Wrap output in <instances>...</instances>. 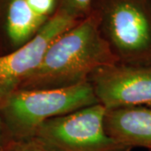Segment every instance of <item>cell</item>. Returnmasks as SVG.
<instances>
[{"label":"cell","mask_w":151,"mask_h":151,"mask_svg":"<svg viewBox=\"0 0 151 151\" xmlns=\"http://www.w3.org/2000/svg\"><path fill=\"white\" fill-rule=\"evenodd\" d=\"M115 63L92 14L62 33L46 49L20 89H62L86 82L100 66Z\"/></svg>","instance_id":"6da1fadb"},{"label":"cell","mask_w":151,"mask_h":151,"mask_svg":"<svg viewBox=\"0 0 151 151\" xmlns=\"http://www.w3.org/2000/svg\"><path fill=\"white\" fill-rule=\"evenodd\" d=\"M91 14L115 63L151 66V0H93Z\"/></svg>","instance_id":"7a4b0ae2"},{"label":"cell","mask_w":151,"mask_h":151,"mask_svg":"<svg viewBox=\"0 0 151 151\" xmlns=\"http://www.w3.org/2000/svg\"><path fill=\"white\" fill-rule=\"evenodd\" d=\"M96 103L87 81L62 89H19L0 106V120L11 142L29 140L48 120Z\"/></svg>","instance_id":"3957f363"},{"label":"cell","mask_w":151,"mask_h":151,"mask_svg":"<svg viewBox=\"0 0 151 151\" xmlns=\"http://www.w3.org/2000/svg\"><path fill=\"white\" fill-rule=\"evenodd\" d=\"M106 111L96 103L48 120L32 140L50 151H131L106 132Z\"/></svg>","instance_id":"277c9868"},{"label":"cell","mask_w":151,"mask_h":151,"mask_svg":"<svg viewBox=\"0 0 151 151\" xmlns=\"http://www.w3.org/2000/svg\"><path fill=\"white\" fill-rule=\"evenodd\" d=\"M87 82L97 103L107 110L151 107V66L112 63L96 69Z\"/></svg>","instance_id":"5b68a950"},{"label":"cell","mask_w":151,"mask_h":151,"mask_svg":"<svg viewBox=\"0 0 151 151\" xmlns=\"http://www.w3.org/2000/svg\"><path fill=\"white\" fill-rule=\"evenodd\" d=\"M77 22L79 21L56 11L30 41L15 50L0 55V106L20 89L23 82L36 68L55 39Z\"/></svg>","instance_id":"8992f818"},{"label":"cell","mask_w":151,"mask_h":151,"mask_svg":"<svg viewBox=\"0 0 151 151\" xmlns=\"http://www.w3.org/2000/svg\"><path fill=\"white\" fill-rule=\"evenodd\" d=\"M106 132L115 140L151 151V107H129L106 111Z\"/></svg>","instance_id":"52a82bcc"},{"label":"cell","mask_w":151,"mask_h":151,"mask_svg":"<svg viewBox=\"0 0 151 151\" xmlns=\"http://www.w3.org/2000/svg\"><path fill=\"white\" fill-rule=\"evenodd\" d=\"M48 19L35 14L25 0H6L4 24L9 52L30 41Z\"/></svg>","instance_id":"ba28073f"},{"label":"cell","mask_w":151,"mask_h":151,"mask_svg":"<svg viewBox=\"0 0 151 151\" xmlns=\"http://www.w3.org/2000/svg\"><path fill=\"white\" fill-rule=\"evenodd\" d=\"M92 2L93 0H56V11L81 21L91 14Z\"/></svg>","instance_id":"9c48e42d"},{"label":"cell","mask_w":151,"mask_h":151,"mask_svg":"<svg viewBox=\"0 0 151 151\" xmlns=\"http://www.w3.org/2000/svg\"><path fill=\"white\" fill-rule=\"evenodd\" d=\"M30 9L38 16L48 19L56 12V0H25Z\"/></svg>","instance_id":"30bf717a"},{"label":"cell","mask_w":151,"mask_h":151,"mask_svg":"<svg viewBox=\"0 0 151 151\" xmlns=\"http://www.w3.org/2000/svg\"><path fill=\"white\" fill-rule=\"evenodd\" d=\"M4 151H50L35 141L29 139L25 141H12L6 146Z\"/></svg>","instance_id":"8fae6325"},{"label":"cell","mask_w":151,"mask_h":151,"mask_svg":"<svg viewBox=\"0 0 151 151\" xmlns=\"http://www.w3.org/2000/svg\"><path fill=\"white\" fill-rule=\"evenodd\" d=\"M11 142L9 137L8 136L6 130L0 120V151H4L6 146Z\"/></svg>","instance_id":"7c38bea8"}]
</instances>
